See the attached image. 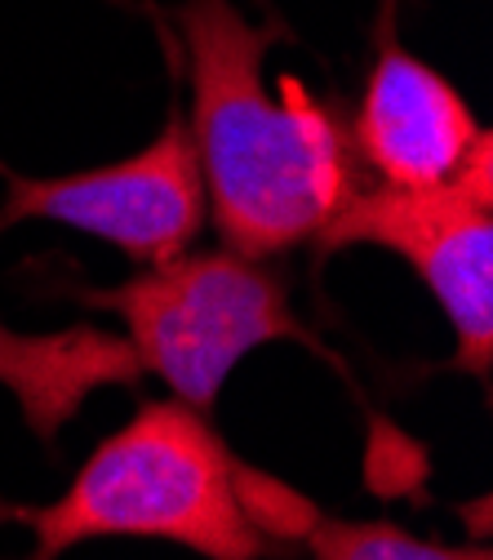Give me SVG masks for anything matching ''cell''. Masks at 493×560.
I'll return each instance as SVG.
<instances>
[{
  "mask_svg": "<svg viewBox=\"0 0 493 560\" xmlns=\"http://www.w3.org/2000/svg\"><path fill=\"white\" fill-rule=\"evenodd\" d=\"M77 299L111 312L138 370L161 378L174 400L200 413L214 409L232 370L254 347L280 338L316 347L267 258H245L227 245L204 254L183 249L125 276L120 285L81 290Z\"/></svg>",
  "mask_w": 493,
  "mask_h": 560,
  "instance_id": "3957f363",
  "label": "cell"
},
{
  "mask_svg": "<svg viewBox=\"0 0 493 560\" xmlns=\"http://www.w3.org/2000/svg\"><path fill=\"white\" fill-rule=\"evenodd\" d=\"M347 138L356 170H365L374 187L391 191L445 187L493 148L489 129L449 77L409 54L400 40L378 45Z\"/></svg>",
  "mask_w": 493,
  "mask_h": 560,
  "instance_id": "8992f818",
  "label": "cell"
},
{
  "mask_svg": "<svg viewBox=\"0 0 493 560\" xmlns=\"http://www.w3.org/2000/svg\"><path fill=\"white\" fill-rule=\"evenodd\" d=\"M138 361L129 342L98 325H67L54 334H23L0 320V387L23 413L32 436L45 445L85 409L103 387H133Z\"/></svg>",
  "mask_w": 493,
  "mask_h": 560,
  "instance_id": "52a82bcc",
  "label": "cell"
},
{
  "mask_svg": "<svg viewBox=\"0 0 493 560\" xmlns=\"http://www.w3.org/2000/svg\"><path fill=\"white\" fill-rule=\"evenodd\" d=\"M298 542L312 551V560H493L484 542L449 547L436 538H418L391 521H342L320 512H312Z\"/></svg>",
  "mask_w": 493,
  "mask_h": 560,
  "instance_id": "ba28073f",
  "label": "cell"
},
{
  "mask_svg": "<svg viewBox=\"0 0 493 560\" xmlns=\"http://www.w3.org/2000/svg\"><path fill=\"white\" fill-rule=\"evenodd\" d=\"M320 249L378 245L400 254L454 329V365L489 383L493 365V148L445 187H356Z\"/></svg>",
  "mask_w": 493,
  "mask_h": 560,
  "instance_id": "277c9868",
  "label": "cell"
},
{
  "mask_svg": "<svg viewBox=\"0 0 493 560\" xmlns=\"http://www.w3.org/2000/svg\"><path fill=\"white\" fill-rule=\"evenodd\" d=\"M27 219L98 236L143 267L183 254L209 219L183 116H169L143 152L116 165H94L58 178L5 174L0 236Z\"/></svg>",
  "mask_w": 493,
  "mask_h": 560,
  "instance_id": "5b68a950",
  "label": "cell"
},
{
  "mask_svg": "<svg viewBox=\"0 0 493 560\" xmlns=\"http://www.w3.org/2000/svg\"><path fill=\"white\" fill-rule=\"evenodd\" d=\"M174 23L191 94L183 125L223 245L275 258L320 241L361 187L338 112L298 77L267 90L262 58L280 32L249 23L232 0H187Z\"/></svg>",
  "mask_w": 493,
  "mask_h": 560,
  "instance_id": "6da1fadb",
  "label": "cell"
},
{
  "mask_svg": "<svg viewBox=\"0 0 493 560\" xmlns=\"http://www.w3.org/2000/svg\"><path fill=\"white\" fill-rule=\"evenodd\" d=\"M312 503L245 467L183 400H143L32 525L27 560H58L94 538H161L204 560H267L312 521Z\"/></svg>",
  "mask_w": 493,
  "mask_h": 560,
  "instance_id": "7a4b0ae2",
  "label": "cell"
}]
</instances>
